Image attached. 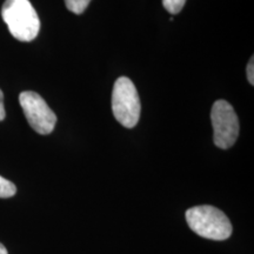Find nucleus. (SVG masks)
<instances>
[{"label":"nucleus","mask_w":254,"mask_h":254,"mask_svg":"<svg viewBox=\"0 0 254 254\" xmlns=\"http://www.w3.org/2000/svg\"><path fill=\"white\" fill-rule=\"evenodd\" d=\"M19 103L28 124L34 131L43 135L53 132L57 116L39 94L33 91H25L19 95Z\"/></svg>","instance_id":"39448f33"},{"label":"nucleus","mask_w":254,"mask_h":254,"mask_svg":"<svg viewBox=\"0 0 254 254\" xmlns=\"http://www.w3.org/2000/svg\"><path fill=\"white\" fill-rule=\"evenodd\" d=\"M213 141L217 147L227 150L236 144L239 135V120L236 111L226 100H217L211 110Z\"/></svg>","instance_id":"20e7f679"},{"label":"nucleus","mask_w":254,"mask_h":254,"mask_svg":"<svg viewBox=\"0 0 254 254\" xmlns=\"http://www.w3.org/2000/svg\"><path fill=\"white\" fill-rule=\"evenodd\" d=\"M246 74H247V80L251 85H254V59L253 57L250 59L249 64H247V68H246Z\"/></svg>","instance_id":"1a4fd4ad"},{"label":"nucleus","mask_w":254,"mask_h":254,"mask_svg":"<svg viewBox=\"0 0 254 254\" xmlns=\"http://www.w3.org/2000/svg\"><path fill=\"white\" fill-rule=\"evenodd\" d=\"M186 4V0H163V5L171 14H177L182 11Z\"/></svg>","instance_id":"6e6552de"},{"label":"nucleus","mask_w":254,"mask_h":254,"mask_svg":"<svg viewBox=\"0 0 254 254\" xmlns=\"http://www.w3.org/2000/svg\"><path fill=\"white\" fill-rule=\"evenodd\" d=\"M0 254H8L7 250H6V247L2 244H0Z\"/></svg>","instance_id":"9b49d317"},{"label":"nucleus","mask_w":254,"mask_h":254,"mask_svg":"<svg viewBox=\"0 0 254 254\" xmlns=\"http://www.w3.org/2000/svg\"><path fill=\"white\" fill-rule=\"evenodd\" d=\"M90 2L91 0H65L66 7L74 14H81L90 5Z\"/></svg>","instance_id":"423d86ee"},{"label":"nucleus","mask_w":254,"mask_h":254,"mask_svg":"<svg viewBox=\"0 0 254 254\" xmlns=\"http://www.w3.org/2000/svg\"><path fill=\"white\" fill-rule=\"evenodd\" d=\"M112 111L117 122L126 128H133L138 124L141 105L138 91L131 79L120 77L114 82Z\"/></svg>","instance_id":"7ed1b4c3"},{"label":"nucleus","mask_w":254,"mask_h":254,"mask_svg":"<svg viewBox=\"0 0 254 254\" xmlns=\"http://www.w3.org/2000/svg\"><path fill=\"white\" fill-rule=\"evenodd\" d=\"M186 221L198 236L211 240H226L231 237L232 224L220 209L209 205L195 206L186 211Z\"/></svg>","instance_id":"f03ea898"},{"label":"nucleus","mask_w":254,"mask_h":254,"mask_svg":"<svg viewBox=\"0 0 254 254\" xmlns=\"http://www.w3.org/2000/svg\"><path fill=\"white\" fill-rule=\"evenodd\" d=\"M1 17L9 33L19 41L34 40L39 33L40 20L30 0H6Z\"/></svg>","instance_id":"f257e3e1"},{"label":"nucleus","mask_w":254,"mask_h":254,"mask_svg":"<svg viewBox=\"0 0 254 254\" xmlns=\"http://www.w3.org/2000/svg\"><path fill=\"white\" fill-rule=\"evenodd\" d=\"M17 193V187L13 183L0 176V198H11Z\"/></svg>","instance_id":"0eeeda50"},{"label":"nucleus","mask_w":254,"mask_h":254,"mask_svg":"<svg viewBox=\"0 0 254 254\" xmlns=\"http://www.w3.org/2000/svg\"><path fill=\"white\" fill-rule=\"evenodd\" d=\"M6 113H5V107H4V94L2 91L0 90V122L5 119Z\"/></svg>","instance_id":"9d476101"}]
</instances>
